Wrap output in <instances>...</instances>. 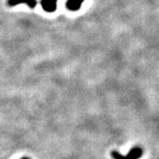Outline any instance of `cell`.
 <instances>
[{
	"mask_svg": "<svg viewBox=\"0 0 159 159\" xmlns=\"http://www.w3.org/2000/svg\"><path fill=\"white\" fill-rule=\"evenodd\" d=\"M142 156V148L141 147H134L126 155H122L116 150L111 151L113 159H139Z\"/></svg>",
	"mask_w": 159,
	"mask_h": 159,
	"instance_id": "1",
	"label": "cell"
},
{
	"mask_svg": "<svg viewBox=\"0 0 159 159\" xmlns=\"http://www.w3.org/2000/svg\"><path fill=\"white\" fill-rule=\"evenodd\" d=\"M57 0H42L41 6L47 12H53L57 9Z\"/></svg>",
	"mask_w": 159,
	"mask_h": 159,
	"instance_id": "2",
	"label": "cell"
},
{
	"mask_svg": "<svg viewBox=\"0 0 159 159\" xmlns=\"http://www.w3.org/2000/svg\"><path fill=\"white\" fill-rule=\"evenodd\" d=\"M7 4L9 6H15L20 4H26L29 6V8L33 9L36 6L37 1L36 0H8Z\"/></svg>",
	"mask_w": 159,
	"mask_h": 159,
	"instance_id": "3",
	"label": "cell"
},
{
	"mask_svg": "<svg viewBox=\"0 0 159 159\" xmlns=\"http://www.w3.org/2000/svg\"><path fill=\"white\" fill-rule=\"evenodd\" d=\"M84 1L85 0H67L66 6V8L70 11H78L80 9Z\"/></svg>",
	"mask_w": 159,
	"mask_h": 159,
	"instance_id": "4",
	"label": "cell"
},
{
	"mask_svg": "<svg viewBox=\"0 0 159 159\" xmlns=\"http://www.w3.org/2000/svg\"><path fill=\"white\" fill-rule=\"evenodd\" d=\"M22 159H29V158H22Z\"/></svg>",
	"mask_w": 159,
	"mask_h": 159,
	"instance_id": "5",
	"label": "cell"
}]
</instances>
